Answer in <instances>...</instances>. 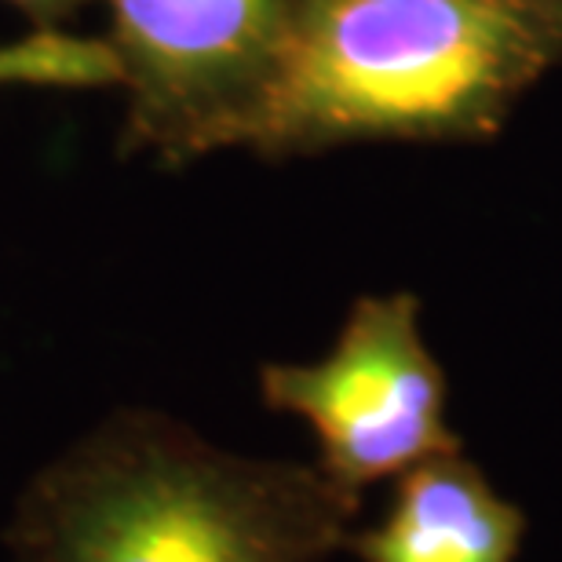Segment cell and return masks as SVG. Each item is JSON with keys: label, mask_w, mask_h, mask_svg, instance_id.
<instances>
[{"label": "cell", "mask_w": 562, "mask_h": 562, "mask_svg": "<svg viewBox=\"0 0 562 562\" xmlns=\"http://www.w3.org/2000/svg\"><path fill=\"white\" fill-rule=\"evenodd\" d=\"M530 519L460 453L398 475L384 519L355 526L344 552L358 562H519Z\"/></svg>", "instance_id": "5"}, {"label": "cell", "mask_w": 562, "mask_h": 562, "mask_svg": "<svg viewBox=\"0 0 562 562\" xmlns=\"http://www.w3.org/2000/svg\"><path fill=\"white\" fill-rule=\"evenodd\" d=\"M128 81L114 41L66 30H41L0 44V85L19 88H106Z\"/></svg>", "instance_id": "6"}, {"label": "cell", "mask_w": 562, "mask_h": 562, "mask_svg": "<svg viewBox=\"0 0 562 562\" xmlns=\"http://www.w3.org/2000/svg\"><path fill=\"white\" fill-rule=\"evenodd\" d=\"M19 4H26V8H55V4H63V0H19Z\"/></svg>", "instance_id": "7"}, {"label": "cell", "mask_w": 562, "mask_h": 562, "mask_svg": "<svg viewBox=\"0 0 562 562\" xmlns=\"http://www.w3.org/2000/svg\"><path fill=\"white\" fill-rule=\"evenodd\" d=\"M559 55L562 0H314L220 139L475 136Z\"/></svg>", "instance_id": "2"}, {"label": "cell", "mask_w": 562, "mask_h": 562, "mask_svg": "<svg viewBox=\"0 0 562 562\" xmlns=\"http://www.w3.org/2000/svg\"><path fill=\"white\" fill-rule=\"evenodd\" d=\"M358 515L362 497L318 464L117 413L26 482L0 541L11 562H329Z\"/></svg>", "instance_id": "1"}, {"label": "cell", "mask_w": 562, "mask_h": 562, "mask_svg": "<svg viewBox=\"0 0 562 562\" xmlns=\"http://www.w3.org/2000/svg\"><path fill=\"white\" fill-rule=\"evenodd\" d=\"M260 395L274 413L311 427L318 468L358 497L464 449L449 427L446 369L424 340L413 292L355 300L318 362L260 369Z\"/></svg>", "instance_id": "3"}, {"label": "cell", "mask_w": 562, "mask_h": 562, "mask_svg": "<svg viewBox=\"0 0 562 562\" xmlns=\"http://www.w3.org/2000/svg\"><path fill=\"white\" fill-rule=\"evenodd\" d=\"M128 81L223 125L271 66L289 0H110Z\"/></svg>", "instance_id": "4"}]
</instances>
